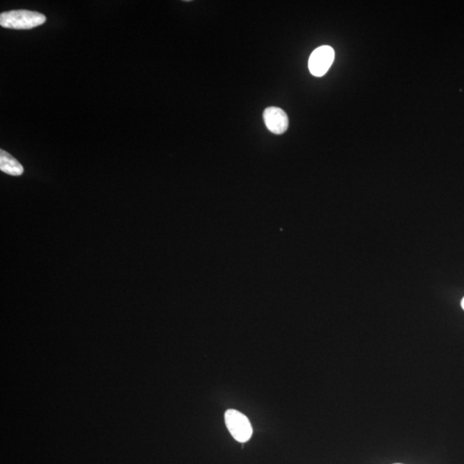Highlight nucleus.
<instances>
[{
	"instance_id": "f257e3e1",
	"label": "nucleus",
	"mask_w": 464,
	"mask_h": 464,
	"mask_svg": "<svg viewBox=\"0 0 464 464\" xmlns=\"http://www.w3.org/2000/svg\"><path fill=\"white\" fill-rule=\"evenodd\" d=\"M47 21L43 14L27 10H10L0 15V25L13 29H31Z\"/></svg>"
},
{
	"instance_id": "f03ea898",
	"label": "nucleus",
	"mask_w": 464,
	"mask_h": 464,
	"mask_svg": "<svg viewBox=\"0 0 464 464\" xmlns=\"http://www.w3.org/2000/svg\"><path fill=\"white\" fill-rule=\"evenodd\" d=\"M224 421L231 436L240 443H246L252 437L253 428L249 419L241 412L228 410L224 414Z\"/></svg>"
},
{
	"instance_id": "7ed1b4c3",
	"label": "nucleus",
	"mask_w": 464,
	"mask_h": 464,
	"mask_svg": "<svg viewBox=\"0 0 464 464\" xmlns=\"http://www.w3.org/2000/svg\"><path fill=\"white\" fill-rule=\"evenodd\" d=\"M334 60V51L330 46H322L313 52L309 60V69L312 75L322 77L329 71Z\"/></svg>"
},
{
	"instance_id": "20e7f679",
	"label": "nucleus",
	"mask_w": 464,
	"mask_h": 464,
	"mask_svg": "<svg viewBox=\"0 0 464 464\" xmlns=\"http://www.w3.org/2000/svg\"><path fill=\"white\" fill-rule=\"evenodd\" d=\"M263 119L265 125L272 134H282L288 129V116L278 107H268L265 109Z\"/></svg>"
},
{
	"instance_id": "39448f33",
	"label": "nucleus",
	"mask_w": 464,
	"mask_h": 464,
	"mask_svg": "<svg viewBox=\"0 0 464 464\" xmlns=\"http://www.w3.org/2000/svg\"><path fill=\"white\" fill-rule=\"evenodd\" d=\"M0 169L6 174L18 176L24 173V167L12 155L0 150Z\"/></svg>"
},
{
	"instance_id": "423d86ee",
	"label": "nucleus",
	"mask_w": 464,
	"mask_h": 464,
	"mask_svg": "<svg viewBox=\"0 0 464 464\" xmlns=\"http://www.w3.org/2000/svg\"><path fill=\"white\" fill-rule=\"evenodd\" d=\"M461 304H462L463 309H464V297L463 298Z\"/></svg>"
},
{
	"instance_id": "0eeeda50",
	"label": "nucleus",
	"mask_w": 464,
	"mask_h": 464,
	"mask_svg": "<svg viewBox=\"0 0 464 464\" xmlns=\"http://www.w3.org/2000/svg\"><path fill=\"white\" fill-rule=\"evenodd\" d=\"M395 464H401V463H395Z\"/></svg>"
}]
</instances>
